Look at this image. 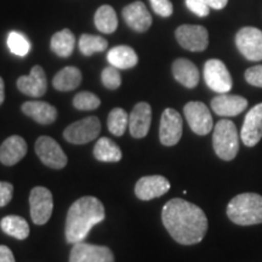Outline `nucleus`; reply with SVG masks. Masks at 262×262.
<instances>
[{
  "label": "nucleus",
  "instance_id": "nucleus-1",
  "mask_svg": "<svg viewBox=\"0 0 262 262\" xmlns=\"http://www.w3.org/2000/svg\"><path fill=\"white\" fill-rule=\"evenodd\" d=\"M162 221L173 241L182 245L199 243L208 231L204 211L181 198L171 199L163 206Z\"/></svg>",
  "mask_w": 262,
  "mask_h": 262
},
{
  "label": "nucleus",
  "instance_id": "nucleus-2",
  "mask_svg": "<svg viewBox=\"0 0 262 262\" xmlns=\"http://www.w3.org/2000/svg\"><path fill=\"white\" fill-rule=\"evenodd\" d=\"M104 206L96 196L85 195L71 205L66 219V239L70 244L84 242L95 225L104 220Z\"/></svg>",
  "mask_w": 262,
  "mask_h": 262
},
{
  "label": "nucleus",
  "instance_id": "nucleus-3",
  "mask_svg": "<svg viewBox=\"0 0 262 262\" xmlns=\"http://www.w3.org/2000/svg\"><path fill=\"white\" fill-rule=\"evenodd\" d=\"M227 216L239 226L262 224V195L242 193L235 195L227 205Z\"/></svg>",
  "mask_w": 262,
  "mask_h": 262
},
{
  "label": "nucleus",
  "instance_id": "nucleus-4",
  "mask_svg": "<svg viewBox=\"0 0 262 262\" xmlns=\"http://www.w3.org/2000/svg\"><path fill=\"white\" fill-rule=\"evenodd\" d=\"M212 146L219 158L226 162L233 160L239 150V134L235 124L229 119H221L214 127Z\"/></svg>",
  "mask_w": 262,
  "mask_h": 262
},
{
  "label": "nucleus",
  "instance_id": "nucleus-5",
  "mask_svg": "<svg viewBox=\"0 0 262 262\" xmlns=\"http://www.w3.org/2000/svg\"><path fill=\"white\" fill-rule=\"evenodd\" d=\"M100 119L97 117H86L66 127L63 137L73 145H84L96 139L100 135Z\"/></svg>",
  "mask_w": 262,
  "mask_h": 262
},
{
  "label": "nucleus",
  "instance_id": "nucleus-6",
  "mask_svg": "<svg viewBox=\"0 0 262 262\" xmlns=\"http://www.w3.org/2000/svg\"><path fill=\"white\" fill-rule=\"evenodd\" d=\"M204 80L212 91L219 94H227L233 86V80L226 64L216 58L205 62Z\"/></svg>",
  "mask_w": 262,
  "mask_h": 262
},
{
  "label": "nucleus",
  "instance_id": "nucleus-7",
  "mask_svg": "<svg viewBox=\"0 0 262 262\" xmlns=\"http://www.w3.org/2000/svg\"><path fill=\"white\" fill-rule=\"evenodd\" d=\"M235 45L249 61L262 60V31L255 27H244L235 34Z\"/></svg>",
  "mask_w": 262,
  "mask_h": 262
},
{
  "label": "nucleus",
  "instance_id": "nucleus-8",
  "mask_svg": "<svg viewBox=\"0 0 262 262\" xmlns=\"http://www.w3.org/2000/svg\"><path fill=\"white\" fill-rule=\"evenodd\" d=\"M29 206H31L32 221L38 226L45 225L50 220L54 209L51 192L41 186L34 187L29 194Z\"/></svg>",
  "mask_w": 262,
  "mask_h": 262
},
{
  "label": "nucleus",
  "instance_id": "nucleus-9",
  "mask_svg": "<svg viewBox=\"0 0 262 262\" xmlns=\"http://www.w3.org/2000/svg\"><path fill=\"white\" fill-rule=\"evenodd\" d=\"M176 40L186 50L204 51L209 45V33L205 27L196 25H182L175 32Z\"/></svg>",
  "mask_w": 262,
  "mask_h": 262
},
{
  "label": "nucleus",
  "instance_id": "nucleus-10",
  "mask_svg": "<svg viewBox=\"0 0 262 262\" xmlns=\"http://www.w3.org/2000/svg\"><path fill=\"white\" fill-rule=\"evenodd\" d=\"M183 113H185L189 127L196 135H208L212 130L214 123H212L211 113L203 102H199V101L188 102L183 108Z\"/></svg>",
  "mask_w": 262,
  "mask_h": 262
},
{
  "label": "nucleus",
  "instance_id": "nucleus-11",
  "mask_svg": "<svg viewBox=\"0 0 262 262\" xmlns=\"http://www.w3.org/2000/svg\"><path fill=\"white\" fill-rule=\"evenodd\" d=\"M35 153L42 164L52 169H62L67 165V156L61 146L50 136H40L35 142Z\"/></svg>",
  "mask_w": 262,
  "mask_h": 262
},
{
  "label": "nucleus",
  "instance_id": "nucleus-12",
  "mask_svg": "<svg viewBox=\"0 0 262 262\" xmlns=\"http://www.w3.org/2000/svg\"><path fill=\"white\" fill-rule=\"evenodd\" d=\"M182 136V118L176 110L166 108L160 118L159 139L164 146H175Z\"/></svg>",
  "mask_w": 262,
  "mask_h": 262
},
{
  "label": "nucleus",
  "instance_id": "nucleus-13",
  "mask_svg": "<svg viewBox=\"0 0 262 262\" xmlns=\"http://www.w3.org/2000/svg\"><path fill=\"white\" fill-rule=\"evenodd\" d=\"M70 262H114V255L107 247L80 242L73 244Z\"/></svg>",
  "mask_w": 262,
  "mask_h": 262
},
{
  "label": "nucleus",
  "instance_id": "nucleus-14",
  "mask_svg": "<svg viewBox=\"0 0 262 262\" xmlns=\"http://www.w3.org/2000/svg\"><path fill=\"white\" fill-rule=\"evenodd\" d=\"M241 137L247 147L256 146L262 139V103L254 106L245 116Z\"/></svg>",
  "mask_w": 262,
  "mask_h": 262
},
{
  "label": "nucleus",
  "instance_id": "nucleus-15",
  "mask_svg": "<svg viewBox=\"0 0 262 262\" xmlns=\"http://www.w3.org/2000/svg\"><path fill=\"white\" fill-rule=\"evenodd\" d=\"M170 189V182L164 176H143L135 186V194L141 201H150L165 194Z\"/></svg>",
  "mask_w": 262,
  "mask_h": 262
},
{
  "label": "nucleus",
  "instance_id": "nucleus-16",
  "mask_svg": "<svg viewBox=\"0 0 262 262\" xmlns=\"http://www.w3.org/2000/svg\"><path fill=\"white\" fill-rule=\"evenodd\" d=\"M122 15L125 24L135 32H146L152 26V16L147 10L146 5L140 0L126 5L123 9Z\"/></svg>",
  "mask_w": 262,
  "mask_h": 262
},
{
  "label": "nucleus",
  "instance_id": "nucleus-17",
  "mask_svg": "<svg viewBox=\"0 0 262 262\" xmlns=\"http://www.w3.org/2000/svg\"><path fill=\"white\" fill-rule=\"evenodd\" d=\"M17 88L22 94L31 97H41L47 93L48 81L45 72L40 66H34L29 75H22L17 79Z\"/></svg>",
  "mask_w": 262,
  "mask_h": 262
},
{
  "label": "nucleus",
  "instance_id": "nucleus-18",
  "mask_svg": "<svg viewBox=\"0 0 262 262\" xmlns=\"http://www.w3.org/2000/svg\"><path fill=\"white\" fill-rule=\"evenodd\" d=\"M152 122V108L147 102H140L129 116V131L135 139H143L149 131Z\"/></svg>",
  "mask_w": 262,
  "mask_h": 262
},
{
  "label": "nucleus",
  "instance_id": "nucleus-19",
  "mask_svg": "<svg viewBox=\"0 0 262 262\" xmlns=\"http://www.w3.org/2000/svg\"><path fill=\"white\" fill-rule=\"evenodd\" d=\"M248 107L247 98L238 95L220 94L211 100L212 111L221 117H235Z\"/></svg>",
  "mask_w": 262,
  "mask_h": 262
},
{
  "label": "nucleus",
  "instance_id": "nucleus-20",
  "mask_svg": "<svg viewBox=\"0 0 262 262\" xmlns=\"http://www.w3.org/2000/svg\"><path fill=\"white\" fill-rule=\"evenodd\" d=\"M26 153H27L26 141L21 136H10L0 146V162L6 166H12L25 158Z\"/></svg>",
  "mask_w": 262,
  "mask_h": 262
},
{
  "label": "nucleus",
  "instance_id": "nucleus-21",
  "mask_svg": "<svg viewBox=\"0 0 262 262\" xmlns=\"http://www.w3.org/2000/svg\"><path fill=\"white\" fill-rule=\"evenodd\" d=\"M22 112L42 125L54 123L57 118V110L42 101H28L22 104Z\"/></svg>",
  "mask_w": 262,
  "mask_h": 262
},
{
  "label": "nucleus",
  "instance_id": "nucleus-22",
  "mask_svg": "<svg viewBox=\"0 0 262 262\" xmlns=\"http://www.w3.org/2000/svg\"><path fill=\"white\" fill-rule=\"evenodd\" d=\"M172 75L180 84L188 89H193L199 83L198 68L187 58H178L173 61Z\"/></svg>",
  "mask_w": 262,
  "mask_h": 262
},
{
  "label": "nucleus",
  "instance_id": "nucleus-23",
  "mask_svg": "<svg viewBox=\"0 0 262 262\" xmlns=\"http://www.w3.org/2000/svg\"><path fill=\"white\" fill-rule=\"evenodd\" d=\"M107 60L111 66L118 70H129L137 64L139 57L133 48L126 45H118L108 51Z\"/></svg>",
  "mask_w": 262,
  "mask_h": 262
},
{
  "label": "nucleus",
  "instance_id": "nucleus-24",
  "mask_svg": "<svg viewBox=\"0 0 262 262\" xmlns=\"http://www.w3.org/2000/svg\"><path fill=\"white\" fill-rule=\"evenodd\" d=\"M81 83V72L77 67H64L55 75L52 85L58 91H71L77 89Z\"/></svg>",
  "mask_w": 262,
  "mask_h": 262
},
{
  "label": "nucleus",
  "instance_id": "nucleus-25",
  "mask_svg": "<svg viewBox=\"0 0 262 262\" xmlns=\"http://www.w3.org/2000/svg\"><path fill=\"white\" fill-rule=\"evenodd\" d=\"M75 37L71 29L64 28L62 31L55 33L51 38V50L60 57H70L74 50Z\"/></svg>",
  "mask_w": 262,
  "mask_h": 262
},
{
  "label": "nucleus",
  "instance_id": "nucleus-26",
  "mask_svg": "<svg viewBox=\"0 0 262 262\" xmlns=\"http://www.w3.org/2000/svg\"><path fill=\"white\" fill-rule=\"evenodd\" d=\"M94 156L100 162L116 163L122 159V150L112 140L101 137L94 147Z\"/></svg>",
  "mask_w": 262,
  "mask_h": 262
},
{
  "label": "nucleus",
  "instance_id": "nucleus-27",
  "mask_svg": "<svg viewBox=\"0 0 262 262\" xmlns=\"http://www.w3.org/2000/svg\"><path fill=\"white\" fill-rule=\"evenodd\" d=\"M0 227L3 232L10 237H14L19 241L28 238L29 235V226L25 219L21 216L9 215L5 216L2 221H0Z\"/></svg>",
  "mask_w": 262,
  "mask_h": 262
},
{
  "label": "nucleus",
  "instance_id": "nucleus-28",
  "mask_svg": "<svg viewBox=\"0 0 262 262\" xmlns=\"http://www.w3.org/2000/svg\"><path fill=\"white\" fill-rule=\"evenodd\" d=\"M94 22L98 31L106 33V34L114 33L118 27L117 14L112 6L110 5H102L97 9Z\"/></svg>",
  "mask_w": 262,
  "mask_h": 262
},
{
  "label": "nucleus",
  "instance_id": "nucleus-29",
  "mask_svg": "<svg viewBox=\"0 0 262 262\" xmlns=\"http://www.w3.org/2000/svg\"><path fill=\"white\" fill-rule=\"evenodd\" d=\"M108 130L114 136H123L129 127V116L123 108H113L108 114Z\"/></svg>",
  "mask_w": 262,
  "mask_h": 262
},
{
  "label": "nucleus",
  "instance_id": "nucleus-30",
  "mask_svg": "<svg viewBox=\"0 0 262 262\" xmlns=\"http://www.w3.org/2000/svg\"><path fill=\"white\" fill-rule=\"evenodd\" d=\"M108 41L100 35L83 34L79 39L80 52L85 56H91L96 52H102L107 49Z\"/></svg>",
  "mask_w": 262,
  "mask_h": 262
},
{
  "label": "nucleus",
  "instance_id": "nucleus-31",
  "mask_svg": "<svg viewBox=\"0 0 262 262\" xmlns=\"http://www.w3.org/2000/svg\"><path fill=\"white\" fill-rule=\"evenodd\" d=\"M8 47L14 55L24 57L31 50V42L19 32H10L8 35Z\"/></svg>",
  "mask_w": 262,
  "mask_h": 262
},
{
  "label": "nucleus",
  "instance_id": "nucleus-32",
  "mask_svg": "<svg viewBox=\"0 0 262 262\" xmlns=\"http://www.w3.org/2000/svg\"><path fill=\"white\" fill-rule=\"evenodd\" d=\"M101 100L89 91L77 94L73 98V106L79 111H93L100 107Z\"/></svg>",
  "mask_w": 262,
  "mask_h": 262
},
{
  "label": "nucleus",
  "instance_id": "nucleus-33",
  "mask_svg": "<svg viewBox=\"0 0 262 262\" xmlns=\"http://www.w3.org/2000/svg\"><path fill=\"white\" fill-rule=\"evenodd\" d=\"M101 79H102L104 86L110 90H117L122 84V77H120L119 71L113 66L104 68L102 74H101Z\"/></svg>",
  "mask_w": 262,
  "mask_h": 262
},
{
  "label": "nucleus",
  "instance_id": "nucleus-34",
  "mask_svg": "<svg viewBox=\"0 0 262 262\" xmlns=\"http://www.w3.org/2000/svg\"><path fill=\"white\" fill-rule=\"evenodd\" d=\"M152 9L162 17H170L173 12V6L170 0H149Z\"/></svg>",
  "mask_w": 262,
  "mask_h": 262
},
{
  "label": "nucleus",
  "instance_id": "nucleus-35",
  "mask_svg": "<svg viewBox=\"0 0 262 262\" xmlns=\"http://www.w3.org/2000/svg\"><path fill=\"white\" fill-rule=\"evenodd\" d=\"M245 80L256 88H262V64L248 68L244 73Z\"/></svg>",
  "mask_w": 262,
  "mask_h": 262
},
{
  "label": "nucleus",
  "instance_id": "nucleus-36",
  "mask_svg": "<svg viewBox=\"0 0 262 262\" xmlns=\"http://www.w3.org/2000/svg\"><path fill=\"white\" fill-rule=\"evenodd\" d=\"M186 6L199 17H205L210 12V8L203 0H186Z\"/></svg>",
  "mask_w": 262,
  "mask_h": 262
},
{
  "label": "nucleus",
  "instance_id": "nucleus-37",
  "mask_svg": "<svg viewBox=\"0 0 262 262\" xmlns=\"http://www.w3.org/2000/svg\"><path fill=\"white\" fill-rule=\"evenodd\" d=\"M14 194V186L10 182L0 181V208L8 205Z\"/></svg>",
  "mask_w": 262,
  "mask_h": 262
},
{
  "label": "nucleus",
  "instance_id": "nucleus-38",
  "mask_svg": "<svg viewBox=\"0 0 262 262\" xmlns=\"http://www.w3.org/2000/svg\"><path fill=\"white\" fill-rule=\"evenodd\" d=\"M0 262H16L14 254L6 245H0Z\"/></svg>",
  "mask_w": 262,
  "mask_h": 262
},
{
  "label": "nucleus",
  "instance_id": "nucleus-39",
  "mask_svg": "<svg viewBox=\"0 0 262 262\" xmlns=\"http://www.w3.org/2000/svg\"><path fill=\"white\" fill-rule=\"evenodd\" d=\"M203 2H204L210 9L221 10V9H224L226 5H227L228 0H203Z\"/></svg>",
  "mask_w": 262,
  "mask_h": 262
},
{
  "label": "nucleus",
  "instance_id": "nucleus-40",
  "mask_svg": "<svg viewBox=\"0 0 262 262\" xmlns=\"http://www.w3.org/2000/svg\"><path fill=\"white\" fill-rule=\"evenodd\" d=\"M5 100V86H4V80L0 77V106L4 102Z\"/></svg>",
  "mask_w": 262,
  "mask_h": 262
}]
</instances>
